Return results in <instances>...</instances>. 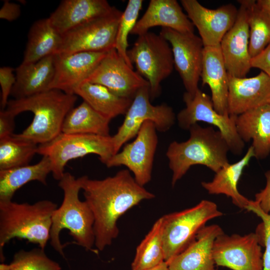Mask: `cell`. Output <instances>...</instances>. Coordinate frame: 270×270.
I'll return each mask as SVG.
<instances>
[{
  "label": "cell",
  "instance_id": "8d00e7d4",
  "mask_svg": "<svg viewBox=\"0 0 270 270\" xmlns=\"http://www.w3.org/2000/svg\"><path fill=\"white\" fill-rule=\"evenodd\" d=\"M14 69L10 66H2L0 68V85L1 87L2 110H4L8 102L12 88L16 82V74Z\"/></svg>",
  "mask_w": 270,
  "mask_h": 270
},
{
  "label": "cell",
  "instance_id": "d4e9b609",
  "mask_svg": "<svg viewBox=\"0 0 270 270\" xmlns=\"http://www.w3.org/2000/svg\"><path fill=\"white\" fill-rule=\"evenodd\" d=\"M15 70L16 80L10 94L14 99L46 91L54 76V55L34 62H22Z\"/></svg>",
  "mask_w": 270,
  "mask_h": 270
},
{
  "label": "cell",
  "instance_id": "ffe728a7",
  "mask_svg": "<svg viewBox=\"0 0 270 270\" xmlns=\"http://www.w3.org/2000/svg\"><path fill=\"white\" fill-rule=\"evenodd\" d=\"M158 26L182 33L194 32V25L176 0H150L131 34L139 36Z\"/></svg>",
  "mask_w": 270,
  "mask_h": 270
},
{
  "label": "cell",
  "instance_id": "83f0119b",
  "mask_svg": "<svg viewBox=\"0 0 270 270\" xmlns=\"http://www.w3.org/2000/svg\"><path fill=\"white\" fill-rule=\"evenodd\" d=\"M52 164L46 156L33 165L0 170V201L12 200L16 191L31 181L47 184V176L52 172Z\"/></svg>",
  "mask_w": 270,
  "mask_h": 270
},
{
  "label": "cell",
  "instance_id": "9a60e30c",
  "mask_svg": "<svg viewBox=\"0 0 270 270\" xmlns=\"http://www.w3.org/2000/svg\"><path fill=\"white\" fill-rule=\"evenodd\" d=\"M104 86L116 94L133 100L148 82L118 54L115 48L108 52L97 67L84 81Z\"/></svg>",
  "mask_w": 270,
  "mask_h": 270
},
{
  "label": "cell",
  "instance_id": "30bf717a",
  "mask_svg": "<svg viewBox=\"0 0 270 270\" xmlns=\"http://www.w3.org/2000/svg\"><path fill=\"white\" fill-rule=\"evenodd\" d=\"M150 86L140 88L125 114L124 120L112 136L115 154L123 144L136 137L142 124L152 122L158 131L165 132L174 124L175 114L166 104L154 106L150 102Z\"/></svg>",
  "mask_w": 270,
  "mask_h": 270
},
{
  "label": "cell",
  "instance_id": "74e56055",
  "mask_svg": "<svg viewBox=\"0 0 270 270\" xmlns=\"http://www.w3.org/2000/svg\"><path fill=\"white\" fill-rule=\"evenodd\" d=\"M14 116L6 110L0 111V139L12 136L15 128Z\"/></svg>",
  "mask_w": 270,
  "mask_h": 270
},
{
  "label": "cell",
  "instance_id": "7402d4cb",
  "mask_svg": "<svg viewBox=\"0 0 270 270\" xmlns=\"http://www.w3.org/2000/svg\"><path fill=\"white\" fill-rule=\"evenodd\" d=\"M224 232L220 226H206L196 240L167 264L170 270H218L212 248L216 238Z\"/></svg>",
  "mask_w": 270,
  "mask_h": 270
},
{
  "label": "cell",
  "instance_id": "d6a6232c",
  "mask_svg": "<svg viewBox=\"0 0 270 270\" xmlns=\"http://www.w3.org/2000/svg\"><path fill=\"white\" fill-rule=\"evenodd\" d=\"M38 148V144L14 134L0 139V170L28 165Z\"/></svg>",
  "mask_w": 270,
  "mask_h": 270
},
{
  "label": "cell",
  "instance_id": "ab89813d",
  "mask_svg": "<svg viewBox=\"0 0 270 270\" xmlns=\"http://www.w3.org/2000/svg\"><path fill=\"white\" fill-rule=\"evenodd\" d=\"M252 68L262 70L270 77V44L251 60Z\"/></svg>",
  "mask_w": 270,
  "mask_h": 270
},
{
  "label": "cell",
  "instance_id": "ee69618b",
  "mask_svg": "<svg viewBox=\"0 0 270 270\" xmlns=\"http://www.w3.org/2000/svg\"><path fill=\"white\" fill-rule=\"evenodd\" d=\"M0 270H10V264H5L2 262L0 264Z\"/></svg>",
  "mask_w": 270,
  "mask_h": 270
},
{
  "label": "cell",
  "instance_id": "8992f818",
  "mask_svg": "<svg viewBox=\"0 0 270 270\" xmlns=\"http://www.w3.org/2000/svg\"><path fill=\"white\" fill-rule=\"evenodd\" d=\"M37 154L50 158L53 178L60 180L70 160L94 154L105 164L115 152L112 136L62 132L52 140L38 145Z\"/></svg>",
  "mask_w": 270,
  "mask_h": 270
},
{
  "label": "cell",
  "instance_id": "277c9868",
  "mask_svg": "<svg viewBox=\"0 0 270 270\" xmlns=\"http://www.w3.org/2000/svg\"><path fill=\"white\" fill-rule=\"evenodd\" d=\"M188 130L190 136L187 140L174 141L166 150L169 168L172 172V186L192 166L203 165L216 173L230 164L228 158L230 148L218 130L212 126L203 128L198 123Z\"/></svg>",
  "mask_w": 270,
  "mask_h": 270
},
{
  "label": "cell",
  "instance_id": "603a6c76",
  "mask_svg": "<svg viewBox=\"0 0 270 270\" xmlns=\"http://www.w3.org/2000/svg\"><path fill=\"white\" fill-rule=\"evenodd\" d=\"M200 78L202 85L208 84L210 89L215 110L222 115H230L228 73L220 44L204 47Z\"/></svg>",
  "mask_w": 270,
  "mask_h": 270
},
{
  "label": "cell",
  "instance_id": "44dd1931",
  "mask_svg": "<svg viewBox=\"0 0 270 270\" xmlns=\"http://www.w3.org/2000/svg\"><path fill=\"white\" fill-rule=\"evenodd\" d=\"M114 6L106 0H64L48 18L62 35L110 12Z\"/></svg>",
  "mask_w": 270,
  "mask_h": 270
},
{
  "label": "cell",
  "instance_id": "8fae6325",
  "mask_svg": "<svg viewBox=\"0 0 270 270\" xmlns=\"http://www.w3.org/2000/svg\"><path fill=\"white\" fill-rule=\"evenodd\" d=\"M186 108L178 114L176 118L179 126L189 130L198 122H204L218 128L226 140L230 151L235 155L242 154L244 142L237 132L236 125V115H222L214 109L211 98L199 88L192 96L187 92L183 95Z\"/></svg>",
  "mask_w": 270,
  "mask_h": 270
},
{
  "label": "cell",
  "instance_id": "d6986e66",
  "mask_svg": "<svg viewBox=\"0 0 270 270\" xmlns=\"http://www.w3.org/2000/svg\"><path fill=\"white\" fill-rule=\"evenodd\" d=\"M228 111L239 115L262 105L270 104V77L261 71L251 78H236L228 74Z\"/></svg>",
  "mask_w": 270,
  "mask_h": 270
},
{
  "label": "cell",
  "instance_id": "e575fe53",
  "mask_svg": "<svg viewBox=\"0 0 270 270\" xmlns=\"http://www.w3.org/2000/svg\"><path fill=\"white\" fill-rule=\"evenodd\" d=\"M10 270H61L60 264L50 258L40 247L30 250H21L14 256Z\"/></svg>",
  "mask_w": 270,
  "mask_h": 270
},
{
  "label": "cell",
  "instance_id": "4dcf8cb0",
  "mask_svg": "<svg viewBox=\"0 0 270 270\" xmlns=\"http://www.w3.org/2000/svg\"><path fill=\"white\" fill-rule=\"evenodd\" d=\"M162 216L154 223L150 230L138 246L131 270H146L165 262Z\"/></svg>",
  "mask_w": 270,
  "mask_h": 270
},
{
  "label": "cell",
  "instance_id": "d590c367",
  "mask_svg": "<svg viewBox=\"0 0 270 270\" xmlns=\"http://www.w3.org/2000/svg\"><path fill=\"white\" fill-rule=\"evenodd\" d=\"M247 210L256 214L262 220L255 233L261 246L265 248L262 255V270H270V214L264 212L254 200H250Z\"/></svg>",
  "mask_w": 270,
  "mask_h": 270
},
{
  "label": "cell",
  "instance_id": "ba28073f",
  "mask_svg": "<svg viewBox=\"0 0 270 270\" xmlns=\"http://www.w3.org/2000/svg\"><path fill=\"white\" fill-rule=\"evenodd\" d=\"M137 72L150 84V100L161 92V82L172 72L174 62L169 42L160 34L148 32L138 38L127 52Z\"/></svg>",
  "mask_w": 270,
  "mask_h": 270
},
{
  "label": "cell",
  "instance_id": "7c38bea8",
  "mask_svg": "<svg viewBox=\"0 0 270 270\" xmlns=\"http://www.w3.org/2000/svg\"><path fill=\"white\" fill-rule=\"evenodd\" d=\"M156 128L150 121L144 122L135 139L105 164L108 168L124 166L131 172L136 181L144 186L152 179L154 157L158 144Z\"/></svg>",
  "mask_w": 270,
  "mask_h": 270
},
{
  "label": "cell",
  "instance_id": "9c48e42d",
  "mask_svg": "<svg viewBox=\"0 0 270 270\" xmlns=\"http://www.w3.org/2000/svg\"><path fill=\"white\" fill-rule=\"evenodd\" d=\"M122 12L114 8L109 14L66 32L56 54L78 52H107L115 48Z\"/></svg>",
  "mask_w": 270,
  "mask_h": 270
},
{
  "label": "cell",
  "instance_id": "cb8c5ba5",
  "mask_svg": "<svg viewBox=\"0 0 270 270\" xmlns=\"http://www.w3.org/2000/svg\"><path fill=\"white\" fill-rule=\"evenodd\" d=\"M238 136L244 142L252 140L254 157L264 159L270 153V104L248 110L236 116Z\"/></svg>",
  "mask_w": 270,
  "mask_h": 270
},
{
  "label": "cell",
  "instance_id": "2e32d148",
  "mask_svg": "<svg viewBox=\"0 0 270 270\" xmlns=\"http://www.w3.org/2000/svg\"><path fill=\"white\" fill-rule=\"evenodd\" d=\"M187 16L196 28L204 47L220 45L236 20L238 10L232 4L209 9L196 0H181Z\"/></svg>",
  "mask_w": 270,
  "mask_h": 270
},
{
  "label": "cell",
  "instance_id": "484cf974",
  "mask_svg": "<svg viewBox=\"0 0 270 270\" xmlns=\"http://www.w3.org/2000/svg\"><path fill=\"white\" fill-rule=\"evenodd\" d=\"M254 156V148L251 146L240 160L221 168L216 172L212 181L202 182V186L210 194H222L230 198L234 205L240 208L246 210L250 200L239 192L237 186L244 168Z\"/></svg>",
  "mask_w": 270,
  "mask_h": 270
},
{
  "label": "cell",
  "instance_id": "1f68e13d",
  "mask_svg": "<svg viewBox=\"0 0 270 270\" xmlns=\"http://www.w3.org/2000/svg\"><path fill=\"white\" fill-rule=\"evenodd\" d=\"M250 28L249 52L252 58L270 44V13L254 0H246Z\"/></svg>",
  "mask_w": 270,
  "mask_h": 270
},
{
  "label": "cell",
  "instance_id": "5b68a950",
  "mask_svg": "<svg viewBox=\"0 0 270 270\" xmlns=\"http://www.w3.org/2000/svg\"><path fill=\"white\" fill-rule=\"evenodd\" d=\"M57 205L49 200L33 204L12 200L0 201V257L4 262L3 248L18 238L45 248L50 240L52 214Z\"/></svg>",
  "mask_w": 270,
  "mask_h": 270
},
{
  "label": "cell",
  "instance_id": "6da1fadb",
  "mask_svg": "<svg viewBox=\"0 0 270 270\" xmlns=\"http://www.w3.org/2000/svg\"><path fill=\"white\" fill-rule=\"evenodd\" d=\"M80 178L85 201L94 216L95 246L98 251L110 246L118 235L119 218L144 200L155 195L140 185L128 170L102 180Z\"/></svg>",
  "mask_w": 270,
  "mask_h": 270
},
{
  "label": "cell",
  "instance_id": "52a82bcc",
  "mask_svg": "<svg viewBox=\"0 0 270 270\" xmlns=\"http://www.w3.org/2000/svg\"><path fill=\"white\" fill-rule=\"evenodd\" d=\"M222 215L216 203L203 200L194 206L163 216L165 262L168 264L186 250L207 222Z\"/></svg>",
  "mask_w": 270,
  "mask_h": 270
},
{
  "label": "cell",
  "instance_id": "f546056e",
  "mask_svg": "<svg viewBox=\"0 0 270 270\" xmlns=\"http://www.w3.org/2000/svg\"><path fill=\"white\" fill-rule=\"evenodd\" d=\"M110 120L83 101L68 114L62 124V132L108 136Z\"/></svg>",
  "mask_w": 270,
  "mask_h": 270
},
{
  "label": "cell",
  "instance_id": "5bb4252c",
  "mask_svg": "<svg viewBox=\"0 0 270 270\" xmlns=\"http://www.w3.org/2000/svg\"><path fill=\"white\" fill-rule=\"evenodd\" d=\"M254 232L242 236L224 233L215 240L212 254L216 265L232 270H262V253Z\"/></svg>",
  "mask_w": 270,
  "mask_h": 270
},
{
  "label": "cell",
  "instance_id": "ac0fdd59",
  "mask_svg": "<svg viewBox=\"0 0 270 270\" xmlns=\"http://www.w3.org/2000/svg\"><path fill=\"white\" fill-rule=\"evenodd\" d=\"M107 52H78L54 55V72L50 90L75 94L76 88L89 77Z\"/></svg>",
  "mask_w": 270,
  "mask_h": 270
},
{
  "label": "cell",
  "instance_id": "7a4b0ae2",
  "mask_svg": "<svg viewBox=\"0 0 270 270\" xmlns=\"http://www.w3.org/2000/svg\"><path fill=\"white\" fill-rule=\"evenodd\" d=\"M77 99L76 94L50 89L26 98L8 100L5 109L14 116L26 111L34 114L31 124L21 133L14 135L38 145L52 140L62 133L64 118Z\"/></svg>",
  "mask_w": 270,
  "mask_h": 270
},
{
  "label": "cell",
  "instance_id": "f1b7e54d",
  "mask_svg": "<svg viewBox=\"0 0 270 270\" xmlns=\"http://www.w3.org/2000/svg\"><path fill=\"white\" fill-rule=\"evenodd\" d=\"M74 94L111 120L118 116L125 115L132 102V99L116 94L104 86L88 82L78 86Z\"/></svg>",
  "mask_w": 270,
  "mask_h": 270
},
{
  "label": "cell",
  "instance_id": "3957f363",
  "mask_svg": "<svg viewBox=\"0 0 270 270\" xmlns=\"http://www.w3.org/2000/svg\"><path fill=\"white\" fill-rule=\"evenodd\" d=\"M59 187L63 190L64 199L60 206L52 214L50 232V244L64 258L66 256L60 238V232L67 229L74 240L72 243L97 254L94 230V216L86 202L79 198L82 190L80 178H76L69 172H65L59 180Z\"/></svg>",
  "mask_w": 270,
  "mask_h": 270
},
{
  "label": "cell",
  "instance_id": "836d02e7",
  "mask_svg": "<svg viewBox=\"0 0 270 270\" xmlns=\"http://www.w3.org/2000/svg\"><path fill=\"white\" fill-rule=\"evenodd\" d=\"M143 0H129L124 10L122 12L118 24L116 38L114 48L118 54L133 68L128 56V36L135 26L142 8Z\"/></svg>",
  "mask_w": 270,
  "mask_h": 270
},
{
  "label": "cell",
  "instance_id": "60d3db41",
  "mask_svg": "<svg viewBox=\"0 0 270 270\" xmlns=\"http://www.w3.org/2000/svg\"><path fill=\"white\" fill-rule=\"evenodd\" d=\"M20 5L6 0L0 10V18L12 22L20 16Z\"/></svg>",
  "mask_w": 270,
  "mask_h": 270
},
{
  "label": "cell",
  "instance_id": "b9f144b4",
  "mask_svg": "<svg viewBox=\"0 0 270 270\" xmlns=\"http://www.w3.org/2000/svg\"><path fill=\"white\" fill-rule=\"evenodd\" d=\"M256 3L259 6L270 13V0H258Z\"/></svg>",
  "mask_w": 270,
  "mask_h": 270
},
{
  "label": "cell",
  "instance_id": "4fadbf2b",
  "mask_svg": "<svg viewBox=\"0 0 270 270\" xmlns=\"http://www.w3.org/2000/svg\"><path fill=\"white\" fill-rule=\"evenodd\" d=\"M160 34L171 45L174 66L179 74L186 92L193 96L200 78L204 46L194 32L182 33L162 28Z\"/></svg>",
  "mask_w": 270,
  "mask_h": 270
},
{
  "label": "cell",
  "instance_id": "4316f807",
  "mask_svg": "<svg viewBox=\"0 0 270 270\" xmlns=\"http://www.w3.org/2000/svg\"><path fill=\"white\" fill-rule=\"evenodd\" d=\"M62 40V35L53 26L48 18L36 20L30 29L22 63L34 62L56 54Z\"/></svg>",
  "mask_w": 270,
  "mask_h": 270
},
{
  "label": "cell",
  "instance_id": "7bdbcfd3",
  "mask_svg": "<svg viewBox=\"0 0 270 270\" xmlns=\"http://www.w3.org/2000/svg\"><path fill=\"white\" fill-rule=\"evenodd\" d=\"M146 270H170V268L167 263L164 262L158 266Z\"/></svg>",
  "mask_w": 270,
  "mask_h": 270
},
{
  "label": "cell",
  "instance_id": "f35d334b",
  "mask_svg": "<svg viewBox=\"0 0 270 270\" xmlns=\"http://www.w3.org/2000/svg\"><path fill=\"white\" fill-rule=\"evenodd\" d=\"M266 185L265 188L255 194L254 201L266 213L270 214V170L265 174Z\"/></svg>",
  "mask_w": 270,
  "mask_h": 270
},
{
  "label": "cell",
  "instance_id": "e0dca14e",
  "mask_svg": "<svg viewBox=\"0 0 270 270\" xmlns=\"http://www.w3.org/2000/svg\"><path fill=\"white\" fill-rule=\"evenodd\" d=\"M238 2L240 6L235 22L223 37L220 46L228 74L242 78L246 76L252 68V58L246 0Z\"/></svg>",
  "mask_w": 270,
  "mask_h": 270
}]
</instances>
